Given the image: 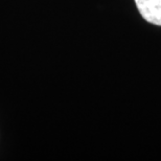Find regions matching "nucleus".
<instances>
[{"label":"nucleus","instance_id":"f257e3e1","mask_svg":"<svg viewBox=\"0 0 161 161\" xmlns=\"http://www.w3.org/2000/svg\"><path fill=\"white\" fill-rule=\"evenodd\" d=\"M134 1L144 20L161 26V0H134Z\"/></svg>","mask_w":161,"mask_h":161}]
</instances>
